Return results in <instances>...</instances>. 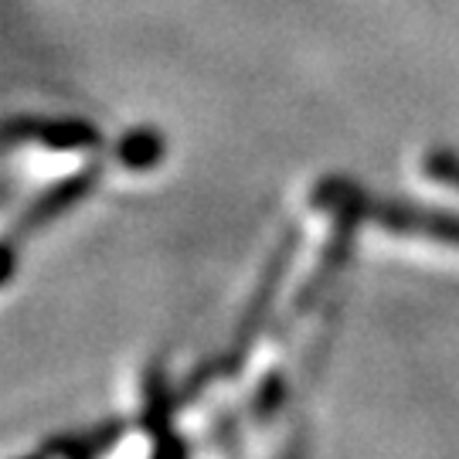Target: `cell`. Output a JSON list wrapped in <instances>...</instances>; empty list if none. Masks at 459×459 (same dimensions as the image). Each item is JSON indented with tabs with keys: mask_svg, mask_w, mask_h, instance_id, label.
<instances>
[{
	"mask_svg": "<svg viewBox=\"0 0 459 459\" xmlns=\"http://www.w3.org/2000/svg\"><path fill=\"white\" fill-rule=\"evenodd\" d=\"M157 157H160V140L150 130H140L126 136V143H123V164L147 167V164H153Z\"/></svg>",
	"mask_w": 459,
	"mask_h": 459,
	"instance_id": "cell-6",
	"label": "cell"
},
{
	"mask_svg": "<svg viewBox=\"0 0 459 459\" xmlns=\"http://www.w3.org/2000/svg\"><path fill=\"white\" fill-rule=\"evenodd\" d=\"M7 140H34L45 147L72 150V147H92L99 136L89 123L79 119H11L7 123Z\"/></svg>",
	"mask_w": 459,
	"mask_h": 459,
	"instance_id": "cell-3",
	"label": "cell"
},
{
	"mask_svg": "<svg viewBox=\"0 0 459 459\" xmlns=\"http://www.w3.org/2000/svg\"><path fill=\"white\" fill-rule=\"evenodd\" d=\"M290 255H293V238H286V242L279 246L276 259L265 265L263 282H259V290H255V296H252V303H248L246 316H242V324H238L235 341H231V361H238V358H242V351L252 344V337H255V333H259V327H263L265 313H269L273 299H276V290H279V282H282V273H286Z\"/></svg>",
	"mask_w": 459,
	"mask_h": 459,
	"instance_id": "cell-2",
	"label": "cell"
},
{
	"mask_svg": "<svg viewBox=\"0 0 459 459\" xmlns=\"http://www.w3.org/2000/svg\"><path fill=\"white\" fill-rule=\"evenodd\" d=\"M92 184H96V170H89V174H75V178H68V181H62L58 187H51L48 195H41L38 201H34L31 208L24 212V218H21V225H17L14 231H11V238L7 242H14L21 231H34L41 229L45 221H51L55 214H62L68 208V204H75L79 197H85L89 191H92Z\"/></svg>",
	"mask_w": 459,
	"mask_h": 459,
	"instance_id": "cell-4",
	"label": "cell"
},
{
	"mask_svg": "<svg viewBox=\"0 0 459 459\" xmlns=\"http://www.w3.org/2000/svg\"><path fill=\"white\" fill-rule=\"evenodd\" d=\"M426 174L459 191V157H456V153H446V150L429 153V157H426Z\"/></svg>",
	"mask_w": 459,
	"mask_h": 459,
	"instance_id": "cell-7",
	"label": "cell"
},
{
	"mask_svg": "<svg viewBox=\"0 0 459 459\" xmlns=\"http://www.w3.org/2000/svg\"><path fill=\"white\" fill-rule=\"evenodd\" d=\"M123 432V422H106V426L92 429V432H82V436H72V439H58V443H48L45 453H65V456H96L102 449L119 439Z\"/></svg>",
	"mask_w": 459,
	"mask_h": 459,
	"instance_id": "cell-5",
	"label": "cell"
},
{
	"mask_svg": "<svg viewBox=\"0 0 459 459\" xmlns=\"http://www.w3.org/2000/svg\"><path fill=\"white\" fill-rule=\"evenodd\" d=\"M368 212L394 231L426 235V238H436L446 246H459V214L432 212V208H419V204H398V201H375V204H368Z\"/></svg>",
	"mask_w": 459,
	"mask_h": 459,
	"instance_id": "cell-1",
	"label": "cell"
}]
</instances>
